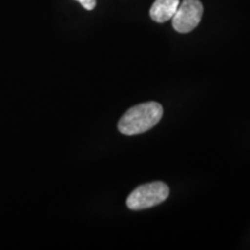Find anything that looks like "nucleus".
Wrapping results in <instances>:
<instances>
[{
	"label": "nucleus",
	"instance_id": "obj_1",
	"mask_svg": "<svg viewBox=\"0 0 250 250\" xmlns=\"http://www.w3.org/2000/svg\"><path fill=\"white\" fill-rule=\"evenodd\" d=\"M164 115L162 105L158 102H145L130 108L118 122V130L125 136H134L151 130Z\"/></svg>",
	"mask_w": 250,
	"mask_h": 250
},
{
	"label": "nucleus",
	"instance_id": "obj_2",
	"mask_svg": "<svg viewBox=\"0 0 250 250\" xmlns=\"http://www.w3.org/2000/svg\"><path fill=\"white\" fill-rule=\"evenodd\" d=\"M169 196V188L164 182H152L143 184L134 189L126 199L130 210H145L164 203Z\"/></svg>",
	"mask_w": 250,
	"mask_h": 250
},
{
	"label": "nucleus",
	"instance_id": "obj_3",
	"mask_svg": "<svg viewBox=\"0 0 250 250\" xmlns=\"http://www.w3.org/2000/svg\"><path fill=\"white\" fill-rule=\"evenodd\" d=\"M203 11L204 9L199 0H183L171 19L174 29L181 34L192 31L201 22Z\"/></svg>",
	"mask_w": 250,
	"mask_h": 250
},
{
	"label": "nucleus",
	"instance_id": "obj_4",
	"mask_svg": "<svg viewBox=\"0 0 250 250\" xmlns=\"http://www.w3.org/2000/svg\"><path fill=\"white\" fill-rule=\"evenodd\" d=\"M180 0H155L149 9V17L158 23H164L173 19L179 8Z\"/></svg>",
	"mask_w": 250,
	"mask_h": 250
},
{
	"label": "nucleus",
	"instance_id": "obj_5",
	"mask_svg": "<svg viewBox=\"0 0 250 250\" xmlns=\"http://www.w3.org/2000/svg\"><path fill=\"white\" fill-rule=\"evenodd\" d=\"M77 1H79L81 6L87 11H92L96 6V0H77Z\"/></svg>",
	"mask_w": 250,
	"mask_h": 250
}]
</instances>
